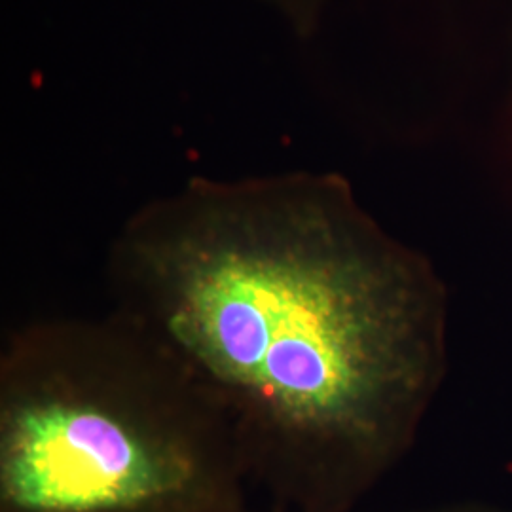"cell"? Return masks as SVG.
<instances>
[{
    "label": "cell",
    "mask_w": 512,
    "mask_h": 512,
    "mask_svg": "<svg viewBox=\"0 0 512 512\" xmlns=\"http://www.w3.org/2000/svg\"><path fill=\"white\" fill-rule=\"evenodd\" d=\"M112 310L222 404L274 512H351L418 439L448 294L336 175L192 179L110 243Z\"/></svg>",
    "instance_id": "cell-1"
},
{
    "label": "cell",
    "mask_w": 512,
    "mask_h": 512,
    "mask_svg": "<svg viewBox=\"0 0 512 512\" xmlns=\"http://www.w3.org/2000/svg\"><path fill=\"white\" fill-rule=\"evenodd\" d=\"M215 395L128 317H50L0 349V512H258Z\"/></svg>",
    "instance_id": "cell-2"
},
{
    "label": "cell",
    "mask_w": 512,
    "mask_h": 512,
    "mask_svg": "<svg viewBox=\"0 0 512 512\" xmlns=\"http://www.w3.org/2000/svg\"><path fill=\"white\" fill-rule=\"evenodd\" d=\"M277 4L285 14H289L291 18L298 23V19L306 18L310 12L313 0H270Z\"/></svg>",
    "instance_id": "cell-3"
},
{
    "label": "cell",
    "mask_w": 512,
    "mask_h": 512,
    "mask_svg": "<svg viewBox=\"0 0 512 512\" xmlns=\"http://www.w3.org/2000/svg\"><path fill=\"white\" fill-rule=\"evenodd\" d=\"M410 512H511L505 509H495V507H486V505H442V507H431V509H421V511Z\"/></svg>",
    "instance_id": "cell-4"
}]
</instances>
